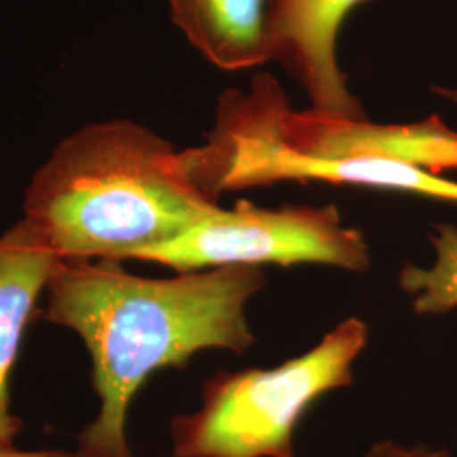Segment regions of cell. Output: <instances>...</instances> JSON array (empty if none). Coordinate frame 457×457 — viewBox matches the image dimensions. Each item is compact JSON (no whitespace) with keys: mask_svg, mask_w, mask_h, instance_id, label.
<instances>
[{"mask_svg":"<svg viewBox=\"0 0 457 457\" xmlns=\"http://www.w3.org/2000/svg\"><path fill=\"white\" fill-rule=\"evenodd\" d=\"M264 283L260 266L143 278L122 262L62 258L46 285L43 317L82 337L100 400L75 453L134 457L128 411L145 381L164 368L187 366L204 349L245 353L254 343L245 305Z\"/></svg>","mask_w":457,"mask_h":457,"instance_id":"1","label":"cell"},{"mask_svg":"<svg viewBox=\"0 0 457 457\" xmlns=\"http://www.w3.org/2000/svg\"><path fill=\"white\" fill-rule=\"evenodd\" d=\"M219 207L190 180L181 151L141 124L111 120L53 149L21 220L60 258L128 262Z\"/></svg>","mask_w":457,"mask_h":457,"instance_id":"2","label":"cell"},{"mask_svg":"<svg viewBox=\"0 0 457 457\" xmlns=\"http://www.w3.org/2000/svg\"><path fill=\"white\" fill-rule=\"evenodd\" d=\"M368 334L351 317L278 368L213 376L200 409L171 420L173 457H296L295 427L322 395L353 385Z\"/></svg>","mask_w":457,"mask_h":457,"instance_id":"3","label":"cell"},{"mask_svg":"<svg viewBox=\"0 0 457 457\" xmlns=\"http://www.w3.org/2000/svg\"><path fill=\"white\" fill-rule=\"evenodd\" d=\"M290 102L271 75H258L247 92H224L205 145L181 151L190 180L217 202L224 192L278 181H327L457 202V181L386 158H312L285 146L281 115Z\"/></svg>","mask_w":457,"mask_h":457,"instance_id":"4","label":"cell"},{"mask_svg":"<svg viewBox=\"0 0 457 457\" xmlns=\"http://www.w3.org/2000/svg\"><path fill=\"white\" fill-rule=\"evenodd\" d=\"M179 273L224 266L326 264L364 273L371 264L362 232L344 226L334 205L256 207L239 200L234 209H215L179 237L134 254Z\"/></svg>","mask_w":457,"mask_h":457,"instance_id":"5","label":"cell"},{"mask_svg":"<svg viewBox=\"0 0 457 457\" xmlns=\"http://www.w3.org/2000/svg\"><path fill=\"white\" fill-rule=\"evenodd\" d=\"M279 137L295 153L312 158H386L441 175L457 170V132L439 115L410 124H376L362 119L288 107Z\"/></svg>","mask_w":457,"mask_h":457,"instance_id":"6","label":"cell"},{"mask_svg":"<svg viewBox=\"0 0 457 457\" xmlns=\"http://www.w3.org/2000/svg\"><path fill=\"white\" fill-rule=\"evenodd\" d=\"M362 2L366 0H270L271 60L303 87L313 111L366 117L337 63L344 21Z\"/></svg>","mask_w":457,"mask_h":457,"instance_id":"7","label":"cell"},{"mask_svg":"<svg viewBox=\"0 0 457 457\" xmlns=\"http://www.w3.org/2000/svg\"><path fill=\"white\" fill-rule=\"evenodd\" d=\"M62 258L22 220L0 236V445L16 442L22 420L11 410V375L39 295Z\"/></svg>","mask_w":457,"mask_h":457,"instance_id":"8","label":"cell"},{"mask_svg":"<svg viewBox=\"0 0 457 457\" xmlns=\"http://www.w3.org/2000/svg\"><path fill=\"white\" fill-rule=\"evenodd\" d=\"M171 19L212 65L237 71L271 62L270 0H168Z\"/></svg>","mask_w":457,"mask_h":457,"instance_id":"9","label":"cell"},{"mask_svg":"<svg viewBox=\"0 0 457 457\" xmlns=\"http://www.w3.org/2000/svg\"><path fill=\"white\" fill-rule=\"evenodd\" d=\"M434 262L420 268L407 262L400 271V287L413 296L417 315H442L457 309V228L441 224L432 236Z\"/></svg>","mask_w":457,"mask_h":457,"instance_id":"10","label":"cell"},{"mask_svg":"<svg viewBox=\"0 0 457 457\" xmlns=\"http://www.w3.org/2000/svg\"><path fill=\"white\" fill-rule=\"evenodd\" d=\"M364 457H451L444 449H432L427 445H402L398 442L381 441L371 445Z\"/></svg>","mask_w":457,"mask_h":457,"instance_id":"11","label":"cell"},{"mask_svg":"<svg viewBox=\"0 0 457 457\" xmlns=\"http://www.w3.org/2000/svg\"><path fill=\"white\" fill-rule=\"evenodd\" d=\"M0 457H82L77 453H66L56 449H45V451H22L17 449L16 444L0 445Z\"/></svg>","mask_w":457,"mask_h":457,"instance_id":"12","label":"cell"},{"mask_svg":"<svg viewBox=\"0 0 457 457\" xmlns=\"http://www.w3.org/2000/svg\"><path fill=\"white\" fill-rule=\"evenodd\" d=\"M434 94L439 97L445 98L447 102H453L457 105V88H447V87H434Z\"/></svg>","mask_w":457,"mask_h":457,"instance_id":"13","label":"cell"}]
</instances>
